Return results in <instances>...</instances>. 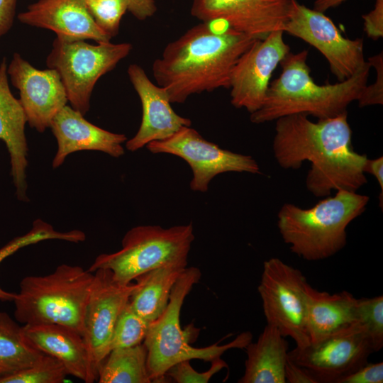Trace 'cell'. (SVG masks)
I'll use <instances>...</instances> for the list:
<instances>
[{
	"instance_id": "ac0fdd59",
	"label": "cell",
	"mask_w": 383,
	"mask_h": 383,
	"mask_svg": "<svg viewBox=\"0 0 383 383\" xmlns=\"http://www.w3.org/2000/svg\"><path fill=\"white\" fill-rule=\"evenodd\" d=\"M18 18L28 26L52 30L62 40L101 43L112 38L96 24L84 0H38Z\"/></svg>"
},
{
	"instance_id": "ffe728a7",
	"label": "cell",
	"mask_w": 383,
	"mask_h": 383,
	"mask_svg": "<svg viewBox=\"0 0 383 383\" xmlns=\"http://www.w3.org/2000/svg\"><path fill=\"white\" fill-rule=\"evenodd\" d=\"M7 66L4 58L0 63V140L4 142L9 153L17 198L27 201L28 148L25 133L27 119L19 99L13 95L9 87Z\"/></svg>"
},
{
	"instance_id": "f35d334b",
	"label": "cell",
	"mask_w": 383,
	"mask_h": 383,
	"mask_svg": "<svg viewBox=\"0 0 383 383\" xmlns=\"http://www.w3.org/2000/svg\"><path fill=\"white\" fill-rule=\"evenodd\" d=\"M365 173H369L373 175L379 184L381 188V194H379V203L381 204V208L382 209V199H383V157H379L376 159H367L364 166Z\"/></svg>"
},
{
	"instance_id": "8fae6325",
	"label": "cell",
	"mask_w": 383,
	"mask_h": 383,
	"mask_svg": "<svg viewBox=\"0 0 383 383\" xmlns=\"http://www.w3.org/2000/svg\"><path fill=\"white\" fill-rule=\"evenodd\" d=\"M146 147L152 153H168L184 160L192 170L190 188L195 192H206L211 179L223 172L261 173L251 156L223 149L191 126H183L169 138L152 141Z\"/></svg>"
},
{
	"instance_id": "5b68a950",
	"label": "cell",
	"mask_w": 383,
	"mask_h": 383,
	"mask_svg": "<svg viewBox=\"0 0 383 383\" xmlns=\"http://www.w3.org/2000/svg\"><path fill=\"white\" fill-rule=\"evenodd\" d=\"M94 273L62 264L45 276H27L16 293V320L25 324L56 323L83 336L84 320Z\"/></svg>"
},
{
	"instance_id": "1f68e13d",
	"label": "cell",
	"mask_w": 383,
	"mask_h": 383,
	"mask_svg": "<svg viewBox=\"0 0 383 383\" xmlns=\"http://www.w3.org/2000/svg\"><path fill=\"white\" fill-rule=\"evenodd\" d=\"M211 362V366L207 371L199 372L192 367L189 360H183L172 365L165 376L177 383H207L215 374L227 367L221 357L215 358Z\"/></svg>"
},
{
	"instance_id": "4fadbf2b",
	"label": "cell",
	"mask_w": 383,
	"mask_h": 383,
	"mask_svg": "<svg viewBox=\"0 0 383 383\" xmlns=\"http://www.w3.org/2000/svg\"><path fill=\"white\" fill-rule=\"evenodd\" d=\"M86 308L83 338L88 350L92 370L98 368L111 351V340L116 321L128 303L135 283L122 284L107 269H98Z\"/></svg>"
},
{
	"instance_id": "3957f363",
	"label": "cell",
	"mask_w": 383,
	"mask_h": 383,
	"mask_svg": "<svg viewBox=\"0 0 383 383\" xmlns=\"http://www.w3.org/2000/svg\"><path fill=\"white\" fill-rule=\"evenodd\" d=\"M308 50L289 52L280 62L282 72L270 84L262 106L250 113L253 123H263L292 114L311 115L318 119L347 111L367 84L371 68L367 64L353 77L335 84L319 85L310 74Z\"/></svg>"
},
{
	"instance_id": "7402d4cb",
	"label": "cell",
	"mask_w": 383,
	"mask_h": 383,
	"mask_svg": "<svg viewBox=\"0 0 383 383\" xmlns=\"http://www.w3.org/2000/svg\"><path fill=\"white\" fill-rule=\"evenodd\" d=\"M306 325L310 344L357 323V299L350 292L330 294L305 285Z\"/></svg>"
},
{
	"instance_id": "7c38bea8",
	"label": "cell",
	"mask_w": 383,
	"mask_h": 383,
	"mask_svg": "<svg viewBox=\"0 0 383 383\" xmlns=\"http://www.w3.org/2000/svg\"><path fill=\"white\" fill-rule=\"evenodd\" d=\"M374 353L357 323L321 341L289 350L288 358L307 369L318 383H338L367 362Z\"/></svg>"
},
{
	"instance_id": "74e56055",
	"label": "cell",
	"mask_w": 383,
	"mask_h": 383,
	"mask_svg": "<svg viewBox=\"0 0 383 383\" xmlns=\"http://www.w3.org/2000/svg\"><path fill=\"white\" fill-rule=\"evenodd\" d=\"M17 0H0V38L9 31L16 14Z\"/></svg>"
},
{
	"instance_id": "9c48e42d",
	"label": "cell",
	"mask_w": 383,
	"mask_h": 383,
	"mask_svg": "<svg viewBox=\"0 0 383 383\" xmlns=\"http://www.w3.org/2000/svg\"><path fill=\"white\" fill-rule=\"evenodd\" d=\"M306 283L299 270L272 257L263 263L257 287L267 324L290 337L299 348L310 344L306 325Z\"/></svg>"
},
{
	"instance_id": "83f0119b",
	"label": "cell",
	"mask_w": 383,
	"mask_h": 383,
	"mask_svg": "<svg viewBox=\"0 0 383 383\" xmlns=\"http://www.w3.org/2000/svg\"><path fill=\"white\" fill-rule=\"evenodd\" d=\"M68 372L62 363L44 354L30 366L0 377V383H61Z\"/></svg>"
},
{
	"instance_id": "4dcf8cb0",
	"label": "cell",
	"mask_w": 383,
	"mask_h": 383,
	"mask_svg": "<svg viewBox=\"0 0 383 383\" xmlns=\"http://www.w3.org/2000/svg\"><path fill=\"white\" fill-rule=\"evenodd\" d=\"M96 24L111 38L119 30L123 16L128 11V0H84Z\"/></svg>"
},
{
	"instance_id": "5bb4252c",
	"label": "cell",
	"mask_w": 383,
	"mask_h": 383,
	"mask_svg": "<svg viewBox=\"0 0 383 383\" xmlns=\"http://www.w3.org/2000/svg\"><path fill=\"white\" fill-rule=\"evenodd\" d=\"M282 30L257 39L240 56L231 74V103L249 113L257 111L264 104L272 74L290 52Z\"/></svg>"
},
{
	"instance_id": "603a6c76",
	"label": "cell",
	"mask_w": 383,
	"mask_h": 383,
	"mask_svg": "<svg viewBox=\"0 0 383 383\" xmlns=\"http://www.w3.org/2000/svg\"><path fill=\"white\" fill-rule=\"evenodd\" d=\"M245 372L239 383H286L289 345L280 331L267 324L256 342L245 348Z\"/></svg>"
},
{
	"instance_id": "52a82bcc",
	"label": "cell",
	"mask_w": 383,
	"mask_h": 383,
	"mask_svg": "<svg viewBox=\"0 0 383 383\" xmlns=\"http://www.w3.org/2000/svg\"><path fill=\"white\" fill-rule=\"evenodd\" d=\"M194 239L192 223L163 228L160 226H138L123 236L117 252L98 255L88 271L107 269L114 279L128 284L139 275L169 265L187 267Z\"/></svg>"
},
{
	"instance_id": "9a60e30c",
	"label": "cell",
	"mask_w": 383,
	"mask_h": 383,
	"mask_svg": "<svg viewBox=\"0 0 383 383\" xmlns=\"http://www.w3.org/2000/svg\"><path fill=\"white\" fill-rule=\"evenodd\" d=\"M292 3V0H193L191 14L203 22H220L235 31L263 39L273 31L284 30Z\"/></svg>"
},
{
	"instance_id": "4316f807",
	"label": "cell",
	"mask_w": 383,
	"mask_h": 383,
	"mask_svg": "<svg viewBox=\"0 0 383 383\" xmlns=\"http://www.w3.org/2000/svg\"><path fill=\"white\" fill-rule=\"evenodd\" d=\"M85 234L79 230L60 232L54 229L48 223L36 219L33 221L31 229L26 234L18 236L0 248V263L6 257L15 253L22 248L35 244L46 240H61L71 243L84 241ZM16 293L4 291L0 287V300L13 301Z\"/></svg>"
},
{
	"instance_id": "d4e9b609",
	"label": "cell",
	"mask_w": 383,
	"mask_h": 383,
	"mask_svg": "<svg viewBox=\"0 0 383 383\" xmlns=\"http://www.w3.org/2000/svg\"><path fill=\"white\" fill-rule=\"evenodd\" d=\"M143 343L111 350L98 368L99 383H150Z\"/></svg>"
},
{
	"instance_id": "d590c367",
	"label": "cell",
	"mask_w": 383,
	"mask_h": 383,
	"mask_svg": "<svg viewBox=\"0 0 383 383\" xmlns=\"http://www.w3.org/2000/svg\"><path fill=\"white\" fill-rule=\"evenodd\" d=\"M285 379L289 383H318L313 375L305 367L289 358L285 365Z\"/></svg>"
},
{
	"instance_id": "e575fe53",
	"label": "cell",
	"mask_w": 383,
	"mask_h": 383,
	"mask_svg": "<svg viewBox=\"0 0 383 383\" xmlns=\"http://www.w3.org/2000/svg\"><path fill=\"white\" fill-rule=\"evenodd\" d=\"M362 17L368 38L377 40L383 37V0H375L373 9Z\"/></svg>"
},
{
	"instance_id": "836d02e7",
	"label": "cell",
	"mask_w": 383,
	"mask_h": 383,
	"mask_svg": "<svg viewBox=\"0 0 383 383\" xmlns=\"http://www.w3.org/2000/svg\"><path fill=\"white\" fill-rule=\"evenodd\" d=\"M383 362H368L352 373L343 377L338 383H382Z\"/></svg>"
},
{
	"instance_id": "2e32d148",
	"label": "cell",
	"mask_w": 383,
	"mask_h": 383,
	"mask_svg": "<svg viewBox=\"0 0 383 383\" xmlns=\"http://www.w3.org/2000/svg\"><path fill=\"white\" fill-rule=\"evenodd\" d=\"M11 82L19 91L27 123L40 133L50 128L54 116L68 102L59 74L53 69L34 67L15 52L7 66Z\"/></svg>"
},
{
	"instance_id": "30bf717a",
	"label": "cell",
	"mask_w": 383,
	"mask_h": 383,
	"mask_svg": "<svg viewBox=\"0 0 383 383\" xmlns=\"http://www.w3.org/2000/svg\"><path fill=\"white\" fill-rule=\"evenodd\" d=\"M283 30L317 49L339 82L353 77L367 64L362 38H345L323 12L309 9L297 0H292Z\"/></svg>"
},
{
	"instance_id": "277c9868",
	"label": "cell",
	"mask_w": 383,
	"mask_h": 383,
	"mask_svg": "<svg viewBox=\"0 0 383 383\" xmlns=\"http://www.w3.org/2000/svg\"><path fill=\"white\" fill-rule=\"evenodd\" d=\"M369 201L357 192L338 190L308 209L286 203L277 213V227L292 252L308 261L324 260L345 246L347 227Z\"/></svg>"
},
{
	"instance_id": "8992f818",
	"label": "cell",
	"mask_w": 383,
	"mask_h": 383,
	"mask_svg": "<svg viewBox=\"0 0 383 383\" xmlns=\"http://www.w3.org/2000/svg\"><path fill=\"white\" fill-rule=\"evenodd\" d=\"M201 275L199 268L187 267L172 289L166 310L149 325L143 343L147 349L148 370L152 382L164 379L167 371L179 362L193 359L211 362L228 350L245 349L252 341V333L245 331L224 345L217 342L205 348L191 346L189 342L197 336V330L193 325L185 330L181 328L180 311L186 296L199 282Z\"/></svg>"
},
{
	"instance_id": "d6a6232c",
	"label": "cell",
	"mask_w": 383,
	"mask_h": 383,
	"mask_svg": "<svg viewBox=\"0 0 383 383\" xmlns=\"http://www.w3.org/2000/svg\"><path fill=\"white\" fill-rule=\"evenodd\" d=\"M367 62L374 67L377 77L375 82L362 89L358 99L360 107L383 104V54L382 52L370 57Z\"/></svg>"
},
{
	"instance_id": "cb8c5ba5",
	"label": "cell",
	"mask_w": 383,
	"mask_h": 383,
	"mask_svg": "<svg viewBox=\"0 0 383 383\" xmlns=\"http://www.w3.org/2000/svg\"><path fill=\"white\" fill-rule=\"evenodd\" d=\"M186 267L165 266L137 277L129 299L131 307L149 323L155 321L166 310L172 289Z\"/></svg>"
},
{
	"instance_id": "7a4b0ae2",
	"label": "cell",
	"mask_w": 383,
	"mask_h": 383,
	"mask_svg": "<svg viewBox=\"0 0 383 383\" xmlns=\"http://www.w3.org/2000/svg\"><path fill=\"white\" fill-rule=\"evenodd\" d=\"M257 39L228 28L214 31L210 23L203 22L166 45L152 63L154 79L171 103L229 89L235 65Z\"/></svg>"
},
{
	"instance_id": "f1b7e54d",
	"label": "cell",
	"mask_w": 383,
	"mask_h": 383,
	"mask_svg": "<svg viewBox=\"0 0 383 383\" xmlns=\"http://www.w3.org/2000/svg\"><path fill=\"white\" fill-rule=\"evenodd\" d=\"M356 319L374 353L383 347V296L357 299Z\"/></svg>"
},
{
	"instance_id": "ab89813d",
	"label": "cell",
	"mask_w": 383,
	"mask_h": 383,
	"mask_svg": "<svg viewBox=\"0 0 383 383\" xmlns=\"http://www.w3.org/2000/svg\"><path fill=\"white\" fill-rule=\"evenodd\" d=\"M345 1L346 0H316L314 9L323 13L328 9L339 6Z\"/></svg>"
},
{
	"instance_id": "ba28073f",
	"label": "cell",
	"mask_w": 383,
	"mask_h": 383,
	"mask_svg": "<svg viewBox=\"0 0 383 383\" xmlns=\"http://www.w3.org/2000/svg\"><path fill=\"white\" fill-rule=\"evenodd\" d=\"M129 43L111 41L93 45L86 40L55 38L46 59L48 68L60 75L71 106L85 115L97 81L131 52Z\"/></svg>"
},
{
	"instance_id": "484cf974",
	"label": "cell",
	"mask_w": 383,
	"mask_h": 383,
	"mask_svg": "<svg viewBox=\"0 0 383 383\" xmlns=\"http://www.w3.org/2000/svg\"><path fill=\"white\" fill-rule=\"evenodd\" d=\"M44 354L26 339L22 326L0 311V377L30 366Z\"/></svg>"
},
{
	"instance_id": "d6986e66",
	"label": "cell",
	"mask_w": 383,
	"mask_h": 383,
	"mask_svg": "<svg viewBox=\"0 0 383 383\" xmlns=\"http://www.w3.org/2000/svg\"><path fill=\"white\" fill-rule=\"evenodd\" d=\"M50 128L57 140V150L52 167L61 166L71 153L81 150H96L119 157L124 154V134L115 133L87 121L84 115L72 106H65L52 118Z\"/></svg>"
},
{
	"instance_id": "8d00e7d4",
	"label": "cell",
	"mask_w": 383,
	"mask_h": 383,
	"mask_svg": "<svg viewBox=\"0 0 383 383\" xmlns=\"http://www.w3.org/2000/svg\"><path fill=\"white\" fill-rule=\"evenodd\" d=\"M128 11L138 20L144 21L157 11L155 0H128Z\"/></svg>"
},
{
	"instance_id": "44dd1931",
	"label": "cell",
	"mask_w": 383,
	"mask_h": 383,
	"mask_svg": "<svg viewBox=\"0 0 383 383\" xmlns=\"http://www.w3.org/2000/svg\"><path fill=\"white\" fill-rule=\"evenodd\" d=\"M26 339L41 352L60 360L71 374L86 383L97 379L83 336L74 330L56 323L25 324Z\"/></svg>"
},
{
	"instance_id": "6da1fadb",
	"label": "cell",
	"mask_w": 383,
	"mask_h": 383,
	"mask_svg": "<svg viewBox=\"0 0 383 383\" xmlns=\"http://www.w3.org/2000/svg\"><path fill=\"white\" fill-rule=\"evenodd\" d=\"M307 116L297 113L276 120L272 150L277 163L297 170L309 161L306 187L316 197L330 196L332 191L357 192L367 182V157L353 148L348 112L316 122Z\"/></svg>"
},
{
	"instance_id": "f546056e",
	"label": "cell",
	"mask_w": 383,
	"mask_h": 383,
	"mask_svg": "<svg viewBox=\"0 0 383 383\" xmlns=\"http://www.w3.org/2000/svg\"><path fill=\"white\" fill-rule=\"evenodd\" d=\"M150 323L138 315L129 301L114 326L110 349L129 348L143 343Z\"/></svg>"
},
{
	"instance_id": "e0dca14e",
	"label": "cell",
	"mask_w": 383,
	"mask_h": 383,
	"mask_svg": "<svg viewBox=\"0 0 383 383\" xmlns=\"http://www.w3.org/2000/svg\"><path fill=\"white\" fill-rule=\"evenodd\" d=\"M127 72L143 110L138 132L126 140V147L128 150L136 151L152 141L169 138L183 126H191V120L173 110L166 91L152 82L140 65H130Z\"/></svg>"
}]
</instances>
